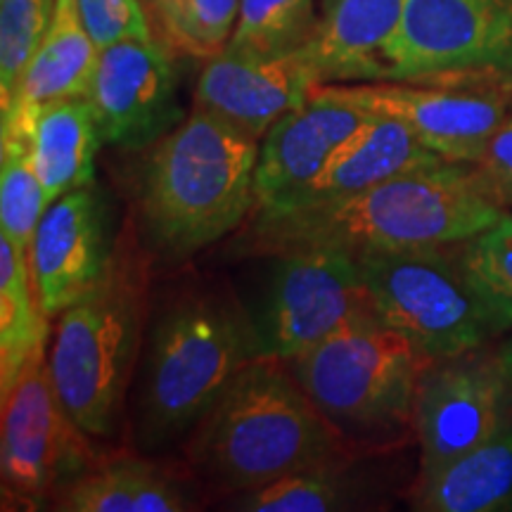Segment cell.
Returning a JSON list of instances; mask_svg holds the SVG:
<instances>
[{
  "label": "cell",
  "mask_w": 512,
  "mask_h": 512,
  "mask_svg": "<svg viewBox=\"0 0 512 512\" xmlns=\"http://www.w3.org/2000/svg\"><path fill=\"white\" fill-rule=\"evenodd\" d=\"M505 214L508 209L491 195L477 164L444 162L337 200L278 211L256 209L238 238L240 247L254 256L304 247H335L358 256L453 247Z\"/></svg>",
  "instance_id": "obj_1"
},
{
  "label": "cell",
  "mask_w": 512,
  "mask_h": 512,
  "mask_svg": "<svg viewBox=\"0 0 512 512\" xmlns=\"http://www.w3.org/2000/svg\"><path fill=\"white\" fill-rule=\"evenodd\" d=\"M133 380L131 422L140 453L183 444L230 382L266 356L249 309L219 285L171 294L150 316Z\"/></svg>",
  "instance_id": "obj_2"
},
{
  "label": "cell",
  "mask_w": 512,
  "mask_h": 512,
  "mask_svg": "<svg viewBox=\"0 0 512 512\" xmlns=\"http://www.w3.org/2000/svg\"><path fill=\"white\" fill-rule=\"evenodd\" d=\"M183 446L197 484L223 496L356 458V446L320 413L290 366L273 356L249 363Z\"/></svg>",
  "instance_id": "obj_3"
},
{
  "label": "cell",
  "mask_w": 512,
  "mask_h": 512,
  "mask_svg": "<svg viewBox=\"0 0 512 512\" xmlns=\"http://www.w3.org/2000/svg\"><path fill=\"white\" fill-rule=\"evenodd\" d=\"M143 152L136 209L140 233L157 256L202 252L252 216L259 140L192 107L181 126Z\"/></svg>",
  "instance_id": "obj_4"
},
{
  "label": "cell",
  "mask_w": 512,
  "mask_h": 512,
  "mask_svg": "<svg viewBox=\"0 0 512 512\" xmlns=\"http://www.w3.org/2000/svg\"><path fill=\"white\" fill-rule=\"evenodd\" d=\"M147 261L121 240L110 278L55 318L48 370L72 420L93 439H112L126 418V399L143 351Z\"/></svg>",
  "instance_id": "obj_5"
},
{
  "label": "cell",
  "mask_w": 512,
  "mask_h": 512,
  "mask_svg": "<svg viewBox=\"0 0 512 512\" xmlns=\"http://www.w3.org/2000/svg\"><path fill=\"white\" fill-rule=\"evenodd\" d=\"M285 363L351 446H373L413 430L418 382L432 358L366 313Z\"/></svg>",
  "instance_id": "obj_6"
},
{
  "label": "cell",
  "mask_w": 512,
  "mask_h": 512,
  "mask_svg": "<svg viewBox=\"0 0 512 512\" xmlns=\"http://www.w3.org/2000/svg\"><path fill=\"white\" fill-rule=\"evenodd\" d=\"M356 261L380 320L432 361L475 351L494 335L456 249H392Z\"/></svg>",
  "instance_id": "obj_7"
},
{
  "label": "cell",
  "mask_w": 512,
  "mask_h": 512,
  "mask_svg": "<svg viewBox=\"0 0 512 512\" xmlns=\"http://www.w3.org/2000/svg\"><path fill=\"white\" fill-rule=\"evenodd\" d=\"M380 81L512 88V0H406Z\"/></svg>",
  "instance_id": "obj_8"
},
{
  "label": "cell",
  "mask_w": 512,
  "mask_h": 512,
  "mask_svg": "<svg viewBox=\"0 0 512 512\" xmlns=\"http://www.w3.org/2000/svg\"><path fill=\"white\" fill-rule=\"evenodd\" d=\"M62 406L48 351L24 368L3 399L0 482L5 510H50L67 484L102 458Z\"/></svg>",
  "instance_id": "obj_9"
},
{
  "label": "cell",
  "mask_w": 512,
  "mask_h": 512,
  "mask_svg": "<svg viewBox=\"0 0 512 512\" xmlns=\"http://www.w3.org/2000/svg\"><path fill=\"white\" fill-rule=\"evenodd\" d=\"M271 256L259 302L247 306L266 356L292 361L349 320L375 313L354 254L304 247Z\"/></svg>",
  "instance_id": "obj_10"
},
{
  "label": "cell",
  "mask_w": 512,
  "mask_h": 512,
  "mask_svg": "<svg viewBox=\"0 0 512 512\" xmlns=\"http://www.w3.org/2000/svg\"><path fill=\"white\" fill-rule=\"evenodd\" d=\"M316 91L366 112L399 119L446 162L467 164L479 162L512 105L510 88L503 86L363 81L320 83Z\"/></svg>",
  "instance_id": "obj_11"
},
{
  "label": "cell",
  "mask_w": 512,
  "mask_h": 512,
  "mask_svg": "<svg viewBox=\"0 0 512 512\" xmlns=\"http://www.w3.org/2000/svg\"><path fill=\"white\" fill-rule=\"evenodd\" d=\"M510 389L498 358L477 349L432 361L420 377L413 406L418 477L432 475L508 427Z\"/></svg>",
  "instance_id": "obj_12"
},
{
  "label": "cell",
  "mask_w": 512,
  "mask_h": 512,
  "mask_svg": "<svg viewBox=\"0 0 512 512\" xmlns=\"http://www.w3.org/2000/svg\"><path fill=\"white\" fill-rule=\"evenodd\" d=\"M119 245L107 190L88 183L43 211L29 247V271L50 320L110 278Z\"/></svg>",
  "instance_id": "obj_13"
},
{
  "label": "cell",
  "mask_w": 512,
  "mask_h": 512,
  "mask_svg": "<svg viewBox=\"0 0 512 512\" xmlns=\"http://www.w3.org/2000/svg\"><path fill=\"white\" fill-rule=\"evenodd\" d=\"M178 88L176 53L159 38L100 50L86 98L98 117L102 143L143 152L169 136L188 117Z\"/></svg>",
  "instance_id": "obj_14"
},
{
  "label": "cell",
  "mask_w": 512,
  "mask_h": 512,
  "mask_svg": "<svg viewBox=\"0 0 512 512\" xmlns=\"http://www.w3.org/2000/svg\"><path fill=\"white\" fill-rule=\"evenodd\" d=\"M316 86L320 81L302 50L283 57H259L226 48L204 62L195 83V107L261 143L268 128L304 105Z\"/></svg>",
  "instance_id": "obj_15"
},
{
  "label": "cell",
  "mask_w": 512,
  "mask_h": 512,
  "mask_svg": "<svg viewBox=\"0 0 512 512\" xmlns=\"http://www.w3.org/2000/svg\"><path fill=\"white\" fill-rule=\"evenodd\" d=\"M370 119L373 112L328 98L313 88L311 98L275 121L259 143L254 209L278 207L302 192Z\"/></svg>",
  "instance_id": "obj_16"
},
{
  "label": "cell",
  "mask_w": 512,
  "mask_h": 512,
  "mask_svg": "<svg viewBox=\"0 0 512 512\" xmlns=\"http://www.w3.org/2000/svg\"><path fill=\"white\" fill-rule=\"evenodd\" d=\"M406 0H323L302 55L320 83L380 81Z\"/></svg>",
  "instance_id": "obj_17"
},
{
  "label": "cell",
  "mask_w": 512,
  "mask_h": 512,
  "mask_svg": "<svg viewBox=\"0 0 512 512\" xmlns=\"http://www.w3.org/2000/svg\"><path fill=\"white\" fill-rule=\"evenodd\" d=\"M190 470L140 453L102 456L55 498L57 512H188L200 508Z\"/></svg>",
  "instance_id": "obj_18"
},
{
  "label": "cell",
  "mask_w": 512,
  "mask_h": 512,
  "mask_svg": "<svg viewBox=\"0 0 512 512\" xmlns=\"http://www.w3.org/2000/svg\"><path fill=\"white\" fill-rule=\"evenodd\" d=\"M444 162V157H439L430 147L422 145L411 128L401 124L399 119L373 112L368 126L361 128L349 143L339 147L316 181L306 185L297 195H292L290 200L278 204V207L264 211L337 200V197L373 188V185L389 181V178L430 169V166H439Z\"/></svg>",
  "instance_id": "obj_19"
},
{
  "label": "cell",
  "mask_w": 512,
  "mask_h": 512,
  "mask_svg": "<svg viewBox=\"0 0 512 512\" xmlns=\"http://www.w3.org/2000/svg\"><path fill=\"white\" fill-rule=\"evenodd\" d=\"M100 50L83 27L76 0H57L53 22L36 50L15 98L0 110L5 128L29 131L41 107L64 98H86Z\"/></svg>",
  "instance_id": "obj_20"
},
{
  "label": "cell",
  "mask_w": 512,
  "mask_h": 512,
  "mask_svg": "<svg viewBox=\"0 0 512 512\" xmlns=\"http://www.w3.org/2000/svg\"><path fill=\"white\" fill-rule=\"evenodd\" d=\"M411 501L422 512L512 510V425L432 475L418 477Z\"/></svg>",
  "instance_id": "obj_21"
},
{
  "label": "cell",
  "mask_w": 512,
  "mask_h": 512,
  "mask_svg": "<svg viewBox=\"0 0 512 512\" xmlns=\"http://www.w3.org/2000/svg\"><path fill=\"white\" fill-rule=\"evenodd\" d=\"M102 145L88 98H64L36 112L31 157L48 204L95 181V155Z\"/></svg>",
  "instance_id": "obj_22"
},
{
  "label": "cell",
  "mask_w": 512,
  "mask_h": 512,
  "mask_svg": "<svg viewBox=\"0 0 512 512\" xmlns=\"http://www.w3.org/2000/svg\"><path fill=\"white\" fill-rule=\"evenodd\" d=\"M50 323L27 254L0 233V399L12 392L24 368L48 351Z\"/></svg>",
  "instance_id": "obj_23"
},
{
  "label": "cell",
  "mask_w": 512,
  "mask_h": 512,
  "mask_svg": "<svg viewBox=\"0 0 512 512\" xmlns=\"http://www.w3.org/2000/svg\"><path fill=\"white\" fill-rule=\"evenodd\" d=\"M356 458L294 472L261 489L228 496L240 512H339L370 508L366 484L351 472Z\"/></svg>",
  "instance_id": "obj_24"
},
{
  "label": "cell",
  "mask_w": 512,
  "mask_h": 512,
  "mask_svg": "<svg viewBox=\"0 0 512 512\" xmlns=\"http://www.w3.org/2000/svg\"><path fill=\"white\" fill-rule=\"evenodd\" d=\"M456 259L494 335L512 330V214L458 242Z\"/></svg>",
  "instance_id": "obj_25"
},
{
  "label": "cell",
  "mask_w": 512,
  "mask_h": 512,
  "mask_svg": "<svg viewBox=\"0 0 512 512\" xmlns=\"http://www.w3.org/2000/svg\"><path fill=\"white\" fill-rule=\"evenodd\" d=\"M145 5L159 41L174 53L204 62L228 48L240 12V0H155Z\"/></svg>",
  "instance_id": "obj_26"
},
{
  "label": "cell",
  "mask_w": 512,
  "mask_h": 512,
  "mask_svg": "<svg viewBox=\"0 0 512 512\" xmlns=\"http://www.w3.org/2000/svg\"><path fill=\"white\" fill-rule=\"evenodd\" d=\"M48 207L41 178L31 157V133L0 131V233L29 254L31 240Z\"/></svg>",
  "instance_id": "obj_27"
},
{
  "label": "cell",
  "mask_w": 512,
  "mask_h": 512,
  "mask_svg": "<svg viewBox=\"0 0 512 512\" xmlns=\"http://www.w3.org/2000/svg\"><path fill=\"white\" fill-rule=\"evenodd\" d=\"M313 0H240L228 50L259 57L299 53L316 29Z\"/></svg>",
  "instance_id": "obj_28"
},
{
  "label": "cell",
  "mask_w": 512,
  "mask_h": 512,
  "mask_svg": "<svg viewBox=\"0 0 512 512\" xmlns=\"http://www.w3.org/2000/svg\"><path fill=\"white\" fill-rule=\"evenodd\" d=\"M57 0H0V110L15 98L53 22Z\"/></svg>",
  "instance_id": "obj_29"
},
{
  "label": "cell",
  "mask_w": 512,
  "mask_h": 512,
  "mask_svg": "<svg viewBox=\"0 0 512 512\" xmlns=\"http://www.w3.org/2000/svg\"><path fill=\"white\" fill-rule=\"evenodd\" d=\"M76 5L83 27L98 50L157 38L145 0H76Z\"/></svg>",
  "instance_id": "obj_30"
},
{
  "label": "cell",
  "mask_w": 512,
  "mask_h": 512,
  "mask_svg": "<svg viewBox=\"0 0 512 512\" xmlns=\"http://www.w3.org/2000/svg\"><path fill=\"white\" fill-rule=\"evenodd\" d=\"M477 169L503 209H512V114L491 136Z\"/></svg>",
  "instance_id": "obj_31"
},
{
  "label": "cell",
  "mask_w": 512,
  "mask_h": 512,
  "mask_svg": "<svg viewBox=\"0 0 512 512\" xmlns=\"http://www.w3.org/2000/svg\"><path fill=\"white\" fill-rule=\"evenodd\" d=\"M496 358H498V366H501V370L505 373V377H508V382L512 387V335L505 339L501 347H498Z\"/></svg>",
  "instance_id": "obj_32"
},
{
  "label": "cell",
  "mask_w": 512,
  "mask_h": 512,
  "mask_svg": "<svg viewBox=\"0 0 512 512\" xmlns=\"http://www.w3.org/2000/svg\"><path fill=\"white\" fill-rule=\"evenodd\" d=\"M145 3H155V0H145Z\"/></svg>",
  "instance_id": "obj_33"
}]
</instances>
